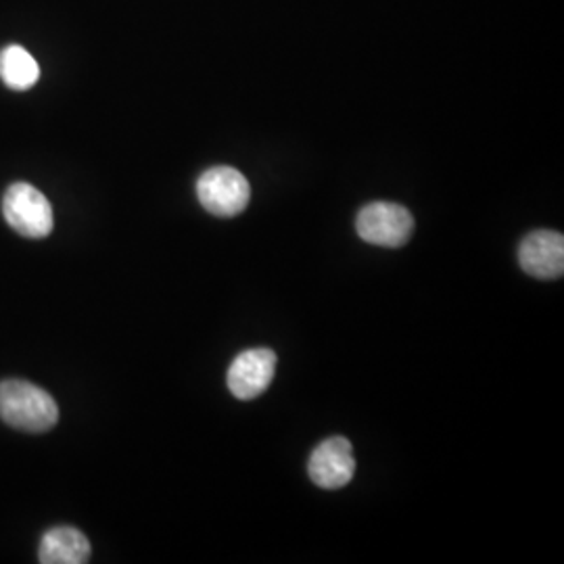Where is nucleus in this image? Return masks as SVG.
<instances>
[{"label": "nucleus", "instance_id": "f257e3e1", "mask_svg": "<svg viewBox=\"0 0 564 564\" xmlns=\"http://www.w3.org/2000/svg\"><path fill=\"white\" fill-rule=\"evenodd\" d=\"M0 421L25 433H46L59 421V408L39 384L7 379L0 383Z\"/></svg>", "mask_w": 564, "mask_h": 564}, {"label": "nucleus", "instance_id": "f03ea898", "mask_svg": "<svg viewBox=\"0 0 564 564\" xmlns=\"http://www.w3.org/2000/svg\"><path fill=\"white\" fill-rule=\"evenodd\" d=\"M2 214L7 224L25 239H46L55 228L53 205L28 182H15L7 188Z\"/></svg>", "mask_w": 564, "mask_h": 564}, {"label": "nucleus", "instance_id": "7ed1b4c3", "mask_svg": "<svg viewBox=\"0 0 564 564\" xmlns=\"http://www.w3.org/2000/svg\"><path fill=\"white\" fill-rule=\"evenodd\" d=\"M197 197L205 212L216 218H235L251 199V184L239 170L216 165L205 170L197 181Z\"/></svg>", "mask_w": 564, "mask_h": 564}, {"label": "nucleus", "instance_id": "20e7f679", "mask_svg": "<svg viewBox=\"0 0 564 564\" xmlns=\"http://www.w3.org/2000/svg\"><path fill=\"white\" fill-rule=\"evenodd\" d=\"M356 230L370 245L402 247L414 232V218L398 203H368L356 218Z\"/></svg>", "mask_w": 564, "mask_h": 564}, {"label": "nucleus", "instance_id": "39448f33", "mask_svg": "<svg viewBox=\"0 0 564 564\" xmlns=\"http://www.w3.org/2000/svg\"><path fill=\"white\" fill-rule=\"evenodd\" d=\"M274 370H276V354L272 349H265V347L247 349L230 364L226 383L237 400L249 402L260 398L270 387L274 379Z\"/></svg>", "mask_w": 564, "mask_h": 564}, {"label": "nucleus", "instance_id": "423d86ee", "mask_svg": "<svg viewBox=\"0 0 564 564\" xmlns=\"http://www.w3.org/2000/svg\"><path fill=\"white\" fill-rule=\"evenodd\" d=\"M310 479L323 489H341L354 479L356 456L349 440L330 437L318 445L307 464Z\"/></svg>", "mask_w": 564, "mask_h": 564}, {"label": "nucleus", "instance_id": "0eeeda50", "mask_svg": "<svg viewBox=\"0 0 564 564\" xmlns=\"http://www.w3.org/2000/svg\"><path fill=\"white\" fill-rule=\"evenodd\" d=\"M519 263L533 279L552 281L564 272V237L554 230H535L519 247Z\"/></svg>", "mask_w": 564, "mask_h": 564}, {"label": "nucleus", "instance_id": "6e6552de", "mask_svg": "<svg viewBox=\"0 0 564 564\" xmlns=\"http://www.w3.org/2000/svg\"><path fill=\"white\" fill-rule=\"evenodd\" d=\"M39 561L42 564L88 563L90 542L76 527H53L42 538Z\"/></svg>", "mask_w": 564, "mask_h": 564}, {"label": "nucleus", "instance_id": "1a4fd4ad", "mask_svg": "<svg viewBox=\"0 0 564 564\" xmlns=\"http://www.w3.org/2000/svg\"><path fill=\"white\" fill-rule=\"evenodd\" d=\"M0 78L13 90H28L41 78L39 61L20 44L0 51Z\"/></svg>", "mask_w": 564, "mask_h": 564}]
</instances>
